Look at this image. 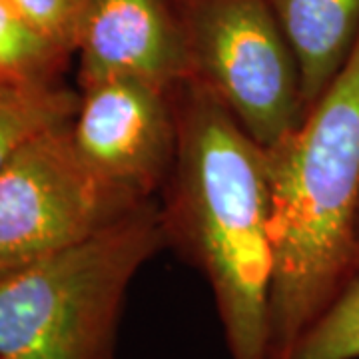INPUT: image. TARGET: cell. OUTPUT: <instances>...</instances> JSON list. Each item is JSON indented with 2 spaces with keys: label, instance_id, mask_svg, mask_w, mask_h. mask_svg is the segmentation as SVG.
<instances>
[{
  "label": "cell",
  "instance_id": "1",
  "mask_svg": "<svg viewBox=\"0 0 359 359\" xmlns=\"http://www.w3.org/2000/svg\"><path fill=\"white\" fill-rule=\"evenodd\" d=\"M174 100L178 146L160 205L168 244L205 278L231 359H269L276 250L266 150L198 82Z\"/></svg>",
  "mask_w": 359,
  "mask_h": 359
},
{
  "label": "cell",
  "instance_id": "2",
  "mask_svg": "<svg viewBox=\"0 0 359 359\" xmlns=\"http://www.w3.org/2000/svg\"><path fill=\"white\" fill-rule=\"evenodd\" d=\"M276 271L269 359L297 339L359 273V40L285 138L266 150Z\"/></svg>",
  "mask_w": 359,
  "mask_h": 359
},
{
  "label": "cell",
  "instance_id": "3",
  "mask_svg": "<svg viewBox=\"0 0 359 359\" xmlns=\"http://www.w3.org/2000/svg\"><path fill=\"white\" fill-rule=\"evenodd\" d=\"M168 244L146 202L82 242L0 278V359H114L134 278Z\"/></svg>",
  "mask_w": 359,
  "mask_h": 359
},
{
  "label": "cell",
  "instance_id": "4",
  "mask_svg": "<svg viewBox=\"0 0 359 359\" xmlns=\"http://www.w3.org/2000/svg\"><path fill=\"white\" fill-rule=\"evenodd\" d=\"M192 80L268 150L306 116L302 76L266 0H176Z\"/></svg>",
  "mask_w": 359,
  "mask_h": 359
},
{
  "label": "cell",
  "instance_id": "5",
  "mask_svg": "<svg viewBox=\"0 0 359 359\" xmlns=\"http://www.w3.org/2000/svg\"><path fill=\"white\" fill-rule=\"evenodd\" d=\"M138 205L82 162L70 122L48 130L0 174V278L82 242Z\"/></svg>",
  "mask_w": 359,
  "mask_h": 359
},
{
  "label": "cell",
  "instance_id": "6",
  "mask_svg": "<svg viewBox=\"0 0 359 359\" xmlns=\"http://www.w3.org/2000/svg\"><path fill=\"white\" fill-rule=\"evenodd\" d=\"M80 90L70 134L82 162L136 202L166 184L178 146L174 92L136 78H106Z\"/></svg>",
  "mask_w": 359,
  "mask_h": 359
},
{
  "label": "cell",
  "instance_id": "7",
  "mask_svg": "<svg viewBox=\"0 0 359 359\" xmlns=\"http://www.w3.org/2000/svg\"><path fill=\"white\" fill-rule=\"evenodd\" d=\"M76 56L78 88L136 78L174 92L192 80L176 0H96Z\"/></svg>",
  "mask_w": 359,
  "mask_h": 359
},
{
  "label": "cell",
  "instance_id": "8",
  "mask_svg": "<svg viewBox=\"0 0 359 359\" xmlns=\"http://www.w3.org/2000/svg\"><path fill=\"white\" fill-rule=\"evenodd\" d=\"M294 50L306 112L330 88L359 40V0H266Z\"/></svg>",
  "mask_w": 359,
  "mask_h": 359
},
{
  "label": "cell",
  "instance_id": "9",
  "mask_svg": "<svg viewBox=\"0 0 359 359\" xmlns=\"http://www.w3.org/2000/svg\"><path fill=\"white\" fill-rule=\"evenodd\" d=\"M80 90L56 82H0V174L48 130L72 122Z\"/></svg>",
  "mask_w": 359,
  "mask_h": 359
},
{
  "label": "cell",
  "instance_id": "10",
  "mask_svg": "<svg viewBox=\"0 0 359 359\" xmlns=\"http://www.w3.org/2000/svg\"><path fill=\"white\" fill-rule=\"evenodd\" d=\"M70 58L26 20L14 0H0V82L62 80Z\"/></svg>",
  "mask_w": 359,
  "mask_h": 359
},
{
  "label": "cell",
  "instance_id": "11",
  "mask_svg": "<svg viewBox=\"0 0 359 359\" xmlns=\"http://www.w3.org/2000/svg\"><path fill=\"white\" fill-rule=\"evenodd\" d=\"M287 359H359V273L304 332Z\"/></svg>",
  "mask_w": 359,
  "mask_h": 359
},
{
  "label": "cell",
  "instance_id": "12",
  "mask_svg": "<svg viewBox=\"0 0 359 359\" xmlns=\"http://www.w3.org/2000/svg\"><path fill=\"white\" fill-rule=\"evenodd\" d=\"M26 20L68 56H76L96 0H14Z\"/></svg>",
  "mask_w": 359,
  "mask_h": 359
}]
</instances>
